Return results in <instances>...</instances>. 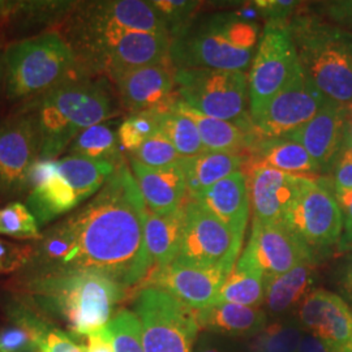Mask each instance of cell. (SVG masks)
<instances>
[{"label": "cell", "instance_id": "40", "mask_svg": "<svg viewBox=\"0 0 352 352\" xmlns=\"http://www.w3.org/2000/svg\"><path fill=\"white\" fill-rule=\"evenodd\" d=\"M131 155V160L154 168L179 164L182 160L173 144L161 132H157L151 139L146 140Z\"/></svg>", "mask_w": 352, "mask_h": 352}, {"label": "cell", "instance_id": "1", "mask_svg": "<svg viewBox=\"0 0 352 352\" xmlns=\"http://www.w3.org/2000/svg\"><path fill=\"white\" fill-rule=\"evenodd\" d=\"M146 210L135 176L120 164L93 199L41 234L26 277L93 272L126 289L140 286L153 269L144 234Z\"/></svg>", "mask_w": 352, "mask_h": 352}, {"label": "cell", "instance_id": "21", "mask_svg": "<svg viewBox=\"0 0 352 352\" xmlns=\"http://www.w3.org/2000/svg\"><path fill=\"white\" fill-rule=\"evenodd\" d=\"M349 113V106L327 101L315 118L286 139L302 145L318 166L320 173L330 171L346 148Z\"/></svg>", "mask_w": 352, "mask_h": 352}, {"label": "cell", "instance_id": "8", "mask_svg": "<svg viewBox=\"0 0 352 352\" xmlns=\"http://www.w3.org/2000/svg\"><path fill=\"white\" fill-rule=\"evenodd\" d=\"M119 166L67 155L58 160L52 175L32 189L26 206L39 226H46L91 199Z\"/></svg>", "mask_w": 352, "mask_h": 352}, {"label": "cell", "instance_id": "56", "mask_svg": "<svg viewBox=\"0 0 352 352\" xmlns=\"http://www.w3.org/2000/svg\"><path fill=\"white\" fill-rule=\"evenodd\" d=\"M350 111H351V113H352V104H351V107H350Z\"/></svg>", "mask_w": 352, "mask_h": 352}, {"label": "cell", "instance_id": "36", "mask_svg": "<svg viewBox=\"0 0 352 352\" xmlns=\"http://www.w3.org/2000/svg\"><path fill=\"white\" fill-rule=\"evenodd\" d=\"M304 330L298 321L278 320L250 338L243 352H298Z\"/></svg>", "mask_w": 352, "mask_h": 352}, {"label": "cell", "instance_id": "42", "mask_svg": "<svg viewBox=\"0 0 352 352\" xmlns=\"http://www.w3.org/2000/svg\"><path fill=\"white\" fill-rule=\"evenodd\" d=\"M298 1L292 0H257L252 6L258 16L264 17L266 23H279L287 24L289 20L296 14V8L299 7Z\"/></svg>", "mask_w": 352, "mask_h": 352}, {"label": "cell", "instance_id": "13", "mask_svg": "<svg viewBox=\"0 0 352 352\" xmlns=\"http://www.w3.org/2000/svg\"><path fill=\"white\" fill-rule=\"evenodd\" d=\"M283 222L312 248H327L340 243L343 218L329 186L307 176Z\"/></svg>", "mask_w": 352, "mask_h": 352}, {"label": "cell", "instance_id": "14", "mask_svg": "<svg viewBox=\"0 0 352 352\" xmlns=\"http://www.w3.org/2000/svg\"><path fill=\"white\" fill-rule=\"evenodd\" d=\"M41 157V133L33 103L0 122V195L26 193V176Z\"/></svg>", "mask_w": 352, "mask_h": 352}, {"label": "cell", "instance_id": "3", "mask_svg": "<svg viewBox=\"0 0 352 352\" xmlns=\"http://www.w3.org/2000/svg\"><path fill=\"white\" fill-rule=\"evenodd\" d=\"M33 106L43 160H56L82 131L119 113L107 80L80 74L41 96Z\"/></svg>", "mask_w": 352, "mask_h": 352}, {"label": "cell", "instance_id": "28", "mask_svg": "<svg viewBox=\"0 0 352 352\" xmlns=\"http://www.w3.org/2000/svg\"><path fill=\"white\" fill-rule=\"evenodd\" d=\"M266 277L245 247L228 273L215 302H230L244 307L261 308L265 302ZM214 302V304H215Z\"/></svg>", "mask_w": 352, "mask_h": 352}, {"label": "cell", "instance_id": "52", "mask_svg": "<svg viewBox=\"0 0 352 352\" xmlns=\"http://www.w3.org/2000/svg\"><path fill=\"white\" fill-rule=\"evenodd\" d=\"M338 248L340 252H352V232L349 235H342Z\"/></svg>", "mask_w": 352, "mask_h": 352}, {"label": "cell", "instance_id": "26", "mask_svg": "<svg viewBox=\"0 0 352 352\" xmlns=\"http://www.w3.org/2000/svg\"><path fill=\"white\" fill-rule=\"evenodd\" d=\"M315 280V261L302 263L277 277L266 278L265 312L276 317L298 312L302 302L314 291Z\"/></svg>", "mask_w": 352, "mask_h": 352}, {"label": "cell", "instance_id": "39", "mask_svg": "<svg viewBox=\"0 0 352 352\" xmlns=\"http://www.w3.org/2000/svg\"><path fill=\"white\" fill-rule=\"evenodd\" d=\"M109 327L113 333L115 352H145L139 317L128 309L119 311Z\"/></svg>", "mask_w": 352, "mask_h": 352}, {"label": "cell", "instance_id": "15", "mask_svg": "<svg viewBox=\"0 0 352 352\" xmlns=\"http://www.w3.org/2000/svg\"><path fill=\"white\" fill-rule=\"evenodd\" d=\"M327 101L300 67L263 113L252 118L253 132L264 139L287 138L315 118Z\"/></svg>", "mask_w": 352, "mask_h": 352}, {"label": "cell", "instance_id": "9", "mask_svg": "<svg viewBox=\"0 0 352 352\" xmlns=\"http://www.w3.org/2000/svg\"><path fill=\"white\" fill-rule=\"evenodd\" d=\"M179 100L206 116L253 132L248 76L241 71L176 69Z\"/></svg>", "mask_w": 352, "mask_h": 352}, {"label": "cell", "instance_id": "53", "mask_svg": "<svg viewBox=\"0 0 352 352\" xmlns=\"http://www.w3.org/2000/svg\"><path fill=\"white\" fill-rule=\"evenodd\" d=\"M4 72H6V68H4V54H1V50H0V82H1V78L4 76Z\"/></svg>", "mask_w": 352, "mask_h": 352}, {"label": "cell", "instance_id": "50", "mask_svg": "<svg viewBox=\"0 0 352 352\" xmlns=\"http://www.w3.org/2000/svg\"><path fill=\"white\" fill-rule=\"evenodd\" d=\"M298 352H333L329 350L327 346L320 340H317L314 336L304 333L302 342L299 344Z\"/></svg>", "mask_w": 352, "mask_h": 352}, {"label": "cell", "instance_id": "46", "mask_svg": "<svg viewBox=\"0 0 352 352\" xmlns=\"http://www.w3.org/2000/svg\"><path fill=\"white\" fill-rule=\"evenodd\" d=\"M331 171L333 186L338 188L352 189V153L349 148H344L342 151Z\"/></svg>", "mask_w": 352, "mask_h": 352}, {"label": "cell", "instance_id": "27", "mask_svg": "<svg viewBox=\"0 0 352 352\" xmlns=\"http://www.w3.org/2000/svg\"><path fill=\"white\" fill-rule=\"evenodd\" d=\"M186 222V202L175 212L153 213L149 209L145 215L144 234L153 269L173 264L179 256Z\"/></svg>", "mask_w": 352, "mask_h": 352}, {"label": "cell", "instance_id": "44", "mask_svg": "<svg viewBox=\"0 0 352 352\" xmlns=\"http://www.w3.org/2000/svg\"><path fill=\"white\" fill-rule=\"evenodd\" d=\"M39 352H87V347L76 342L69 333L51 327L42 340Z\"/></svg>", "mask_w": 352, "mask_h": 352}, {"label": "cell", "instance_id": "20", "mask_svg": "<svg viewBox=\"0 0 352 352\" xmlns=\"http://www.w3.org/2000/svg\"><path fill=\"white\" fill-rule=\"evenodd\" d=\"M228 273L219 269H206L174 261L160 269H151L141 287L162 289L188 305L200 309L215 302Z\"/></svg>", "mask_w": 352, "mask_h": 352}, {"label": "cell", "instance_id": "37", "mask_svg": "<svg viewBox=\"0 0 352 352\" xmlns=\"http://www.w3.org/2000/svg\"><path fill=\"white\" fill-rule=\"evenodd\" d=\"M0 235L20 240H39V225L29 208L21 202H8L0 208Z\"/></svg>", "mask_w": 352, "mask_h": 352}, {"label": "cell", "instance_id": "6", "mask_svg": "<svg viewBox=\"0 0 352 352\" xmlns=\"http://www.w3.org/2000/svg\"><path fill=\"white\" fill-rule=\"evenodd\" d=\"M4 68L11 101L43 96L78 74L74 51L55 30L10 45L4 51Z\"/></svg>", "mask_w": 352, "mask_h": 352}, {"label": "cell", "instance_id": "43", "mask_svg": "<svg viewBox=\"0 0 352 352\" xmlns=\"http://www.w3.org/2000/svg\"><path fill=\"white\" fill-rule=\"evenodd\" d=\"M32 257V245H20L0 239V274H11L25 267Z\"/></svg>", "mask_w": 352, "mask_h": 352}, {"label": "cell", "instance_id": "29", "mask_svg": "<svg viewBox=\"0 0 352 352\" xmlns=\"http://www.w3.org/2000/svg\"><path fill=\"white\" fill-rule=\"evenodd\" d=\"M51 325L24 302L8 308V321L0 329V352H39Z\"/></svg>", "mask_w": 352, "mask_h": 352}, {"label": "cell", "instance_id": "2", "mask_svg": "<svg viewBox=\"0 0 352 352\" xmlns=\"http://www.w3.org/2000/svg\"><path fill=\"white\" fill-rule=\"evenodd\" d=\"M23 302L59 320L77 337L107 327L115 308L126 295V287L93 272H63L29 276L21 282Z\"/></svg>", "mask_w": 352, "mask_h": 352}, {"label": "cell", "instance_id": "41", "mask_svg": "<svg viewBox=\"0 0 352 352\" xmlns=\"http://www.w3.org/2000/svg\"><path fill=\"white\" fill-rule=\"evenodd\" d=\"M151 4L164 17L170 38L186 29L197 17L201 7L200 1L188 0H154Z\"/></svg>", "mask_w": 352, "mask_h": 352}, {"label": "cell", "instance_id": "12", "mask_svg": "<svg viewBox=\"0 0 352 352\" xmlns=\"http://www.w3.org/2000/svg\"><path fill=\"white\" fill-rule=\"evenodd\" d=\"M243 238L193 199L186 201L183 240L176 261L230 273L241 253Z\"/></svg>", "mask_w": 352, "mask_h": 352}, {"label": "cell", "instance_id": "18", "mask_svg": "<svg viewBox=\"0 0 352 352\" xmlns=\"http://www.w3.org/2000/svg\"><path fill=\"white\" fill-rule=\"evenodd\" d=\"M123 107L131 113L166 111L179 101L175 69L168 62L128 71L113 80Z\"/></svg>", "mask_w": 352, "mask_h": 352}, {"label": "cell", "instance_id": "45", "mask_svg": "<svg viewBox=\"0 0 352 352\" xmlns=\"http://www.w3.org/2000/svg\"><path fill=\"white\" fill-rule=\"evenodd\" d=\"M318 8L331 24L352 33V0L327 1L321 3Z\"/></svg>", "mask_w": 352, "mask_h": 352}, {"label": "cell", "instance_id": "32", "mask_svg": "<svg viewBox=\"0 0 352 352\" xmlns=\"http://www.w3.org/2000/svg\"><path fill=\"white\" fill-rule=\"evenodd\" d=\"M176 109L193 120L205 151L240 153L251 144L254 132H247L231 122L206 116L180 100L176 103Z\"/></svg>", "mask_w": 352, "mask_h": 352}, {"label": "cell", "instance_id": "4", "mask_svg": "<svg viewBox=\"0 0 352 352\" xmlns=\"http://www.w3.org/2000/svg\"><path fill=\"white\" fill-rule=\"evenodd\" d=\"M260 28L243 11L196 17L171 37L174 69H221L245 72L254 56Z\"/></svg>", "mask_w": 352, "mask_h": 352}, {"label": "cell", "instance_id": "5", "mask_svg": "<svg viewBox=\"0 0 352 352\" xmlns=\"http://www.w3.org/2000/svg\"><path fill=\"white\" fill-rule=\"evenodd\" d=\"M304 75L329 101L352 103V33L314 14L289 23Z\"/></svg>", "mask_w": 352, "mask_h": 352}, {"label": "cell", "instance_id": "55", "mask_svg": "<svg viewBox=\"0 0 352 352\" xmlns=\"http://www.w3.org/2000/svg\"><path fill=\"white\" fill-rule=\"evenodd\" d=\"M346 148H349V149H350V151H351V153H352V144H351V142H349V141H347V142H346Z\"/></svg>", "mask_w": 352, "mask_h": 352}, {"label": "cell", "instance_id": "47", "mask_svg": "<svg viewBox=\"0 0 352 352\" xmlns=\"http://www.w3.org/2000/svg\"><path fill=\"white\" fill-rule=\"evenodd\" d=\"M329 186L336 197V201L340 206L342 218H343V234L349 235L352 232V189L338 188L329 182Z\"/></svg>", "mask_w": 352, "mask_h": 352}, {"label": "cell", "instance_id": "33", "mask_svg": "<svg viewBox=\"0 0 352 352\" xmlns=\"http://www.w3.org/2000/svg\"><path fill=\"white\" fill-rule=\"evenodd\" d=\"M77 1H0V24L52 25L65 21Z\"/></svg>", "mask_w": 352, "mask_h": 352}, {"label": "cell", "instance_id": "31", "mask_svg": "<svg viewBox=\"0 0 352 352\" xmlns=\"http://www.w3.org/2000/svg\"><path fill=\"white\" fill-rule=\"evenodd\" d=\"M258 154V164L289 175L308 176L320 173L309 153L294 140L264 139L254 133L248 146Z\"/></svg>", "mask_w": 352, "mask_h": 352}, {"label": "cell", "instance_id": "7", "mask_svg": "<svg viewBox=\"0 0 352 352\" xmlns=\"http://www.w3.org/2000/svg\"><path fill=\"white\" fill-rule=\"evenodd\" d=\"M123 30L170 36L151 1L106 0L77 3L64 21L63 37L76 59H81L103 39Z\"/></svg>", "mask_w": 352, "mask_h": 352}, {"label": "cell", "instance_id": "10", "mask_svg": "<svg viewBox=\"0 0 352 352\" xmlns=\"http://www.w3.org/2000/svg\"><path fill=\"white\" fill-rule=\"evenodd\" d=\"M145 352H195L200 336L195 309L162 289L141 287L135 302Z\"/></svg>", "mask_w": 352, "mask_h": 352}, {"label": "cell", "instance_id": "51", "mask_svg": "<svg viewBox=\"0 0 352 352\" xmlns=\"http://www.w3.org/2000/svg\"><path fill=\"white\" fill-rule=\"evenodd\" d=\"M340 289L342 294L352 302V258L344 265L343 273L340 276Z\"/></svg>", "mask_w": 352, "mask_h": 352}, {"label": "cell", "instance_id": "25", "mask_svg": "<svg viewBox=\"0 0 352 352\" xmlns=\"http://www.w3.org/2000/svg\"><path fill=\"white\" fill-rule=\"evenodd\" d=\"M200 329L227 340H250L267 325L265 309L230 302H215L195 309Z\"/></svg>", "mask_w": 352, "mask_h": 352}, {"label": "cell", "instance_id": "34", "mask_svg": "<svg viewBox=\"0 0 352 352\" xmlns=\"http://www.w3.org/2000/svg\"><path fill=\"white\" fill-rule=\"evenodd\" d=\"M68 155L115 166L124 164L118 129L109 122L82 131L68 146Z\"/></svg>", "mask_w": 352, "mask_h": 352}, {"label": "cell", "instance_id": "11", "mask_svg": "<svg viewBox=\"0 0 352 352\" xmlns=\"http://www.w3.org/2000/svg\"><path fill=\"white\" fill-rule=\"evenodd\" d=\"M299 68L289 23H266L248 76L251 118L263 113Z\"/></svg>", "mask_w": 352, "mask_h": 352}, {"label": "cell", "instance_id": "30", "mask_svg": "<svg viewBox=\"0 0 352 352\" xmlns=\"http://www.w3.org/2000/svg\"><path fill=\"white\" fill-rule=\"evenodd\" d=\"M244 161V155L240 153L204 151L193 157L182 158L179 164L186 177L189 196L193 197L204 189L240 171Z\"/></svg>", "mask_w": 352, "mask_h": 352}, {"label": "cell", "instance_id": "16", "mask_svg": "<svg viewBox=\"0 0 352 352\" xmlns=\"http://www.w3.org/2000/svg\"><path fill=\"white\" fill-rule=\"evenodd\" d=\"M168 34L122 32L113 36L90 65L89 76L106 75L115 80L128 71L170 60Z\"/></svg>", "mask_w": 352, "mask_h": 352}, {"label": "cell", "instance_id": "48", "mask_svg": "<svg viewBox=\"0 0 352 352\" xmlns=\"http://www.w3.org/2000/svg\"><path fill=\"white\" fill-rule=\"evenodd\" d=\"M230 340L204 331L199 336L195 352H240Z\"/></svg>", "mask_w": 352, "mask_h": 352}, {"label": "cell", "instance_id": "54", "mask_svg": "<svg viewBox=\"0 0 352 352\" xmlns=\"http://www.w3.org/2000/svg\"><path fill=\"white\" fill-rule=\"evenodd\" d=\"M347 141H349V142H351L352 144V124L351 126H350V129H349V136H347Z\"/></svg>", "mask_w": 352, "mask_h": 352}, {"label": "cell", "instance_id": "38", "mask_svg": "<svg viewBox=\"0 0 352 352\" xmlns=\"http://www.w3.org/2000/svg\"><path fill=\"white\" fill-rule=\"evenodd\" d=\"M160 111L131 113L118 128V138L122 149L133 153L158 132Z\"/></svg>", "mask_w": 352, "mask_h": 352}, {"label": "cell", "instance_id": "24", "mask_svg": "<svg viewBox=\"0 0 352 352\" xmlns=\"http://www.w3.org/2000/svg\"><path fill=\"white\" fill-rule=\"evenodd\" d=\"M135 176L146 208L157 214L175 212L187 201V184L180 164L148 167L131 160Z\"/></svg>", "mask_w": 352, "mask_h": 352}, {"label": "cell", "instance_id": "19", "mask_svg": "<svg viewBox=\"0 0 352 352\" xmlns=\"http://www.w3.org/2000/svg\"><path fill=\"white\" fill-rule=\"evenodd\" d=\"M247 248L266 278L277 277L302 263L315 261L312 250L283 221H253Z\"/></svg>", "mask_w": 352, "mask_h": 352}, {"label": "cell", "instance_id": "22", "mask_svg": "<svg viewBox=\"0 0 352 352\" xmlns=\"http://www.w3.org/2000/svg\"><path fill=\"white\" fill-rule=\"evenodd\" d=\"M307 176L289 175L267 166L251 170L248 190L254 219L261 223L283 221Z\"/></svg>", "mask_w": 352, "mask_h": 352}, {"label": "cell", "instance_id": "35", "mask_svg": "<svg viewBox=\"0 0 352 352\" xmlns=\"http://www.w3.org/2000/svg\"><path fill=\"white\" fill-rule=\"evenodd\" d=\"M158 132L173 144L182 158L193 157L205 151L197 126L190 118L176 109V104L160 113Z\"/></svg>", "mask_w": 352, "mask_h": 352}, {"label": "cell", "instance_id": "49", "mask_svg": "<svg viewBox=\"0 0 352 352\" xmlns=\"http://www.w3.org/2000/svg\"><path fill=\"white\" fill-rule=\"evenodd\" d=\"M87 352H115L113 337L109 325L87 337Z\"/></svg>", "mask_w": 352, "mask_h": 352}, {"label": "cell", "instance_id": "23", "mask_svg": "<svg viewBox=\"0 0 352 352\" xmlns=\"http://www.w3.org/2000/svg\"><path fill=\"white\" fill-rule=\"evenodd\" d=\"M190 199L244 238L251 212V199L248 180L243 171L227 176Z\"/></svg>", "mask_w": 352, "mask_h": 352}, {"label": "cell", "instance_id": "17", "mask_svg": "<svg viewBox=\"0 0 352 352\" xmlns=\"http://www.w3.org/2000/svg\"><path fill=\"white\" fill-rule=\"evenodd\" d=\"M296 315L304 333L321 340L329 350L352 352V309L340 295L314 289Z\"/></svg>", "mask_w": 352, "mask_h": 352}]
</instances>
